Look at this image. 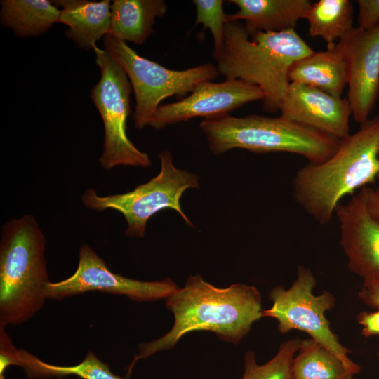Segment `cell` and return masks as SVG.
<instances>
[{
    "label": "cell",
    "mask_w": 379,
    "mask_h": 379,
    "mask_svg": "<svg viewBox=\"0 0 379 379\" xmlns=\"http://www.w3.org/2000/svg\"><path fill=\"white\" fill-rule=\"evenodd\" d=\"M361 326V333L366 337L379 336V310L375 312H361L357 316Z\"/></svg>",
    "instance_id": "obj_27"
},
{
    "label": "cell",
    "mask_w": 379,
    "mask_h": 379,
    "mask_svg": "<svg viewBox=\"0 0 379 379\" xmlns=\"http://www.w3.org/2000/svg\"><path fill=\"white\" fill-rule=\"evenodd\" d=\"M378 359H379V350H378Z\"/></svg>",
    "instance_id": "obj_30"
},
{
    "label": "cell",
    "mask_w": 379,
    "mask_h": 379,
    "mask_svg": "<svg viewBox=\"0 0 379 379\" xmlns=\"http://www.w3.org/2000/svg\"><path fill=\"white\" fill-rule=\"evenodd\" d=\"M353 14L350 0H319L311 3L304 18L309 24L310 36L321 37L331 46L353 28Z\"/></svg>",
    "instance_id": "obj_20"
},
{
    "label": "cell",
    "mask_w": 379,
    "mask_h": 379,
    "mask_svg": "<svg viewBox=\"0 0 379 379\" xmlns=\"http://www.w3.org/2000/svg\"><path fill=\"white\" fill-rule=\"evenodd\" d=\"M22 368L27 378H50L74 375L82 379H126L114 374L109 366L88 351L84 359L73 366L46 363L35 355L22 350Z\"/></svg>",
    "instance_id": "obj_22"
},
{
    "label": "cell",
    "mask_w": 379,
    "mask_h": 379,
    "mask_svg": "<svg viewBox=\"0 0 379 379\" xmlns=\"http://www.w3.org/2000/svg\"><path fill=\"white\" fill-rule=\"evenodd\" d=\"M5 328L6 326L0 324V379H4L9 366L22 365V350L13 345Z\"/></svg>",
    "instance_id": "obj_25"
},
{
    "label": "cell",
    "mask_w": 379,
    "mask_h": 379,
    "mask_svg": "<svg viewBox=\"0 0 379 379\" xmlns=\"http://www.w3.org/2000/svg\"><path fill=\"white\" fill-rule=\"evenodd\" d=\"M345 36L326 51H313L294 62L288 70L290 83L307 85L341 98L348 81Z\"/></svg>",
    "instance_id": "obj_15"
},
{
    "label": "cell",
    "mask_w": 379,
    "mask_h": 379,
    "mask_svg": "<svg viewBox=\"0 0 379 379\" xmlns=\"http://www.w3.org/2000/svg\"><path fill=\"white\" fill-rule=\"evenodd\" d=\"M348 67L347 100L356 122L368 119L379 95V23L353 27L345 36Z\"/></svg>",
    "instance_id": "obj_13"
},
{
    "label": "cell",
    "mask_w": 379,
    "mask_h": 379,
    "mask_svg": "<svg viewBox=\"0 0 379 379\" xmlns=\"http://www.w3.org/2000/svg\"><path fill=\"white\" fill-rule=\"evenodd\" d=\"M358 297L368 307L379 310V286L371 288L362 287L358 292Z\"/></svg>",
    "instance_id": "obj_28"
},
{
    "label": "cell",
    "mask_w": 379,
    "mask_h": 379,
    "mask_svg": "<svg viewBox=\"0 0 379 379\" xmlns=\"http://www.w3.org/2000/svg\"><path fill=\"white\" fill-rule=\"evenodd\" d=\"M167 9L164 0H114L109 34L125 42L143 44L154 32L155 19L163 17Z\"/></svg>",
    "instance_id": "obj_18"
},
{
    "label": "cell",
    "mask_w": 379,
    "mask_h": 379,
    "mask_svg": "<svg viewBox=\"0 0 379 379\" xmlns=\"http://www.w3.org/2000/svg\"><path fill=\"white\" fill-rule=\"evenodd\" d=\"M281 116L343 140L350 133L352 114L347 99L307 85L290 83L281 102Z\"/></svg>",
    "instance_id": "obj_14"
},
{
    "label": "cell",
    "mask_w": 379,
    "mask_h": 379,
    "mask_svg": "<svg viewBox=\"0 0 379 379\" xmlns=\"http://www.w3.org/2000/svg\"><path fill=\"white\" fill-rule=\"evenodd\" d=\"M60 9L58 22L68 25L66 36L79 48L91 50L102 36L109 34L111 4L109 0H56Z\"/></svg>",
    "instance_id": "obj_17"
},
{
    "label": "cell",
    "mask_w": 379,
    "mask_h": 379,
    "mask_svg": "<svg viewBox=\"0 0 379 379\" xmlns=\"http://www.w3.org/2000/svg\"><path fill=\"white\" fill-rule=\"evenodd\" d=\"M192 2L197 13L194 25L202 24L204 29H210L214 41L213 55H215L221 49L227 22L226 14L223 10L224 1L194 0Z\"/></svg>",
    "instance_id": "obj_24"
},
{
    "label": "cell",
    "mask_w": 379,
    "mask_h": 379,
    "mask_svg": "<svg viewBox=\"0 0 379 379\" xmlns=\"http://www.w3.org/2000/svg\"><path fill=\"white\" fill-rule=\"evenodd\" d=\"M95 62L101 72L100 81L91 91V98L102 119L105 135L102 153L98 161L106 170L119 166L148 168L151 159L138 149L127 135L131 113L132 86L122 67L96 44Z\"/></svg>",
    "instance_id": "obj_9"
},
{
    "label": "cell",
    "mask_w": 379,
    "mask_h": 379,
    "mask_svg": "<svg viewBox=\"0 0 379 379\" xmlns=\"http://www.w3.org/2000/svg\"><path fill=\"white\" fill-rule=\"evenodd\" d=\"M313 51L295 29L249 36L244 24L227 20L221 49L213 56L225 79L258 86L265 95L264 111L274 113L279 110L290 85V67Z\"/></svg>",
    "instance_id": "obj_3"
},
{
    "label": "cell",
    "mask_w": 379,
    "mask_h": 379,
    "mask_svg": "<svg viewBox=\"0 0 379 379\" xmlns=\"http://www.w3.org/2000/svg\"><path fill=\"white\" fill-rule=\"evenodd\" d=\"M159 158L160 171L148 182L128 192L107 196L88 189L81 195L83 204L98 212L113 209L121 213L126 222L124 233L128 237H143L148 220L165 208L173 209L186 224L194 227L181 208L180 198L187 190L199 187V177L176 168L168 150L159 153Z\"/></svg>",
    "instance_id": "obj_6"
},
{
    "label": "cell",
    "mask_w": 379,
    "mask_h": 379,
    "mask_svg": "<svg viewBox=\"0 0 379 379\" xmlns=\"http://www.w3.org/2000/svg\"><path fill=\"white\" fill-rule=\"evenodd\" d=\"M46 238L36 218L26 214L1 227L0 238V324L20 325L44 306L50 282Z\"/></svg>",
    "instance_id": "obj_4"
},
{
    "label": "cell",
    "mask_w": 379,
    "mask_h": 379,
    "mask_svg": "<svg viewBox=\"0 0 379 379\" xmlns=\"http://www.w3.org/2000/svg\"><path fill=\"white\" fill-rule=\"evenodd\" d=\"M375 188L367 187V208L370 214L379 221V175Z\"/></svg>",
    "instance_id": "obj_29"
},
{
    "label": "cell",
    "mask_w": 379,
    "mask_h": 379,
    "mask_svg": "<svg viewBox=\"0 0 379 379\" xmlns=\"http://www.w3.org/2000/svg\"><path fill=\"white\" fill-rule=\"evenodd\" d=\"M292 379H352L333 353L312 338L301 340L291 366Z\"/></svg>",
    "instance_id": "obj_21"
},
{
    "label": "cell",
    "mask_w": 379,
    "mask_h": 379,
    "mask_svg": "<svg viewBox=\"0 0 379 379\" xmlns=\"http://www.w3.org/2000/svg\"><path fill=\"white\" fill-rule=\"evenodd\" d=\"M171 279L161 281H140L112 272L105 262L88 244L79 251V262L75 272L68 278L49 282L47 299L61 300L89 291L121 295L136 302H154L166 299L178 289Z\"/></svg>",
    "instance_id": "obj_10"
},
{
    "label": "cell",
    "mask_w": 379,
    "mask_h": 379,
    "mask_svg": "<svg viewBox=\"0 0 379 379\" xmlns=\"http://www.w3.org/2000/svg\"><path fill=\"white\" fill-rule=\"evenodd\" d=\"M340 140L326 161L300 168L292 180L294 201L320 225L330 222L340 201L374 184L379 175V116Z\"/></svg>",
    "instance_id": "obj_2"
},
{
    "label": "cell",
    "mask_w": 379,
    "mask_h": 379,
    "mask_svg": "<svg viewBox=\"0 0 379 379\" xmlns=\"http://www.w3.org/2000/svg\"><path fill=\"white\" fill-rule=\"evenodd\" d=\"M103 47L122 67L131 82L135 98L133 119L138 130L147 126L162 100L171 96L184 98L199 83L220 75L211 63L182 70L166 68L139 55L125 41L109 34L103 37Z\"/></svg>",
    "instance_id": "obj_7"
},
{
    "label": "cell",
    "mask_w": 379,
    "mask_h": 379,
    "mask_svg": "<svg viewBox=\"0 0 379 379\" xmlns=\"http://www.w3.org/2000/svg\"><path fill=\"white\" fill-rule=\"evenodd\" d=\"M316 283L312 272L307 267L298 265L296 279L288 288L277 285L270 290L268 298L272 302V305L263 310L262 317L275 319L281 333L285 334L292 330L307 333L311 338L336 355L355 375L360 372V366L349 358L350 350L340 343L325 316L327 311L335 307V297L327 291H324L320 295H314L313 290Z\"/></svg>",
    "instance_id": "obj_8"
},
{
    "label": "cell",
    "mask_w": 379,
    "mask_h": 379,
    "mask_svg": "<svg viewBox=\"0 0 379 379\" xmlns=\"http://www.w3.org/2000/svg\"><path fill=\"white\" fill-rule=\"evenodd\" d=\"M339 221L340 245L351 272L363 280L362 287L379 286V221L367 208V187L335 211Z\"/></svg>",
    "instance_id": "obj_12"
},
{
    "label": "cell",
    "mask_w": 379,
    "mask_h": 379,
    "mask_svg": "<svg viewBox=\"0 0 379 379\" xmlns=\"http://www.w3.org/2000/svg\"><path fill=\"white\" fill-rule=\"evenodd\" d=\"M0 20L19 37L38 36L58 22L60 9L48 0H2Z\"/></svg>",
    "instance_id": "obj_19"
},
{
    "label": "cell",
    "mask_w": 379,
    "mask_h": 379,
    "mask_svg": "<svg viewBox=\"0 0 379 379\" xmlns=\"http://www.w3.org/2000/svg\"><path fill=\"white\" fill-rule=\"evenodd\" d=\"M358 27L363 30H369L379 23V0H357Z\"/></svg>",
    "instance_id": "obj_26"
},
{
    "label": "cell",
    "mask_w": 379,
    "mask_h": 379,
    "mask_svg": "<svg viewBox=\"0 0 379 379\" xmlns=\"http://www.w3.org/2000/svg\"><path fill=\"white\" fill-rule=\"evenodd\" d=\"M228 3L239 9L234 13L226 14L227 20H244L249 36L258 32L295 29L311 4L309 0H230Z\"/></svg>",
    "instance_id": "obj_16"
},
{
    "label": "cell",
    "mask_w": 379,
    "mask_h": 379,
    "mask_svg": "<svg viewBox=\"0 0 379 379\" xmlns=\"http://www.w3.org/2000/svg\"><path fill=\"white\" fill-rule=\"evenodd\" d=\"M166 307L173 315L172 328L157 339L139 344L127 377L139 360L174 347L187 333L210 331L220 340L237 345L263 317L262 297L255 286L237 283L218 288L200 274L190 276L183 287L166 299Z\"/></svg>",
    "instance_id": "obj_1"
},
{
    "label": "cell",
    "mask_w": 379,
    "mask_h": 379,
    "mask_svg": "<svg viewBox=\"0 0 379 379\" xmlns=\"http://www.w3.org/2000/svg\"><path fill=\"white\" fill-rule=\"evenodd\" d=\"M300 341L299 338L284 341L277 354L261 365L257 363L253 351L246 352L241 379H292V363Z\"/></svg>",
    "instance_id": "obj_23"
},
{
    "label": "cell",
    "mask_w": 379,
    "mask_h": 379,
    "mask_svg": "<svg viewBox=\"0 0 379 379\" xmlns=\"http://www.w3.org/2000/svg\"><path fill=\"white\" fill-rule=\"evenodd\" d=\"M199 127L215 155L236 148L255 153L283 152L319 164L334 154L340 143L339 139L281 116L225 114L204 119Z\"/></svg>",
    "instance_id": "obj_5"
},
{
    "label": "cell",
    "mask_w": 379,
    "mask_h": 379,
    "mask_svg": "<svg viewBox=\"0 0 379 379\" xmlns=\"http://www.w3.org/2000/svg\"><path fill=\"white\" fill-rule=\"evenodd\" d=\"M265 97L258 86L241 79L203 81L196 86L190 95L160 105L147 126L159 130L195 117L208 119L229 114L248 102L262 101Z\"/></svg>",
    "instance_id": "obj_11"
}]
</instances>
